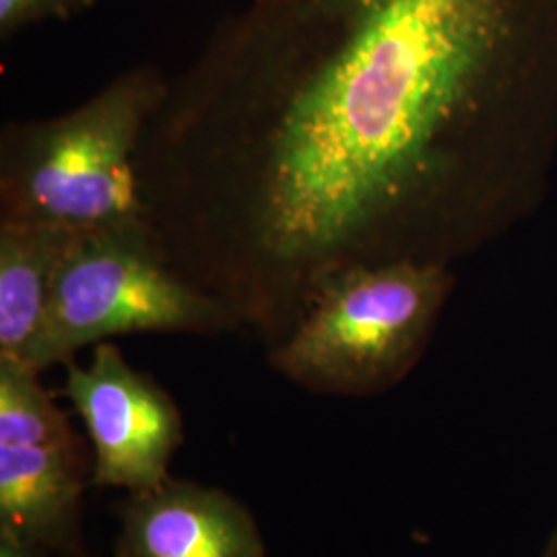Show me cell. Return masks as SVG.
Here are the masks:
<instances>
[{"mask_svg":"<svg viewBox=\"0 0 557 557\" xmlns=\"http://www.w3.org/2000/svg\"><path fill=\"white\" fill-rule=\"evenodd\" d=\"M556 161L557 0H248L168 77L137 174L174 267L271 347L349 267L502 238Z\"/></svg>","mask_w":557,"mask_h":557,"instance_id":"6da1fadb","label":"cell"},{"mask_svg":"<svg viewBox=\"0 0 557 557\" xmlns=\"http://www.w3.org/2000/svg\"><path fill=\"white\" fill-rule=\"evenodd\" d=\"M168 87L153 64L120 73L94 98L0 133V220L87 232L145 215L137 156Z\"/></svg>","mask_w":557,"mask_h":557,"instance_id":"7a4b0ae2","label":"cell"},{"mask_svg":"<svg viewBox=\"0 0 557 557\" xmlns=\"http://www.w3.org/2000/svg\"><path fill=\"white\" fill-rule=\"evenodd\" d=\"M455 281L450 264L432 260L349 267L326 278L269 347L271 366L320 395L391 391L423 358Z\"/></svg>","mask_w":557,"mask_h":557,"instance_id":"3957f363","label":"cell"},{"mask_svg":"<svg viewBox=\"0 0 557 557\" xmlns=\"http://www.w3.org/2000/svg\"><path fill=\"white\" fill-rule=\"evenodd\" d=\"M242 326L225 299L180 273L153 225L139 218L71 238L23 363L41 372L120 335H220Z\"/></svg>","mask_w":557,"mask_h":557,"instance_id":"277c9868","label":"cell"},{"mask_svg":"<svg viewBox=\"0 0 557 557\" xmlns=\"http://www.w3.org/2000/svg\"><path fill=\"white\" fill-rule=\"evenodd\" d=\"M91 471L40 372L0 358V524L41 547L71 543Z\"/></svg>","mask_w":557,"mask_h":557,"instance_id":"5b68a950","label":"cell"},{"mask_svg":"<svg viewBox=\"0 0 557 557\" xmlns=\"http://www.w3.org/2000/svg\"><path fill=\"white\" fill-rule=\"evenodd\" d=\"M64 395L91 442L89 485L145 492L170 478L184 440L176 400L135 370L110 341L94 345L87 366L66 361Z\"/></svg>","mask_w":557,"mask_h":557,"instance_id":"8992f818","label":"cell"},{"mask_svg":"<svg viewBox=\"0 0 557 557\" xmlns=\"http://www.w3.org/2000/svg\"><path fill=\"white\" fill-rule=\"evenodd\" d=\"M255 517L227 492L172 475L131 494L116 557H264Z\"/></svg>","mask_w":557,"mask_h":557,"instance_id":"52a82bcc","label":"cell"},{"mask_svg":"<svg viewBox=\"0 0 557 557\" xmlns=\"http://www.w3.org/2000/svg\"><path fill=\"white\" fill-rule=\"evenodd\" d=\"M75 234L46 223L0 220V358H27Z\"/></svg>","mask_w":557,"mask_h":557,"instance_id":"ba28073f","label":"cell"},{"mask_svg":"<svg viewBox=\"0 0 557 557\" xmlns=\"http://www.w3.org/2000/svg\"><path fill=\"white\" fill-rule=\"evenodd\" d=\"M98 0H0V38L11 40L44 21H71L91 11Z\"/></svg>","mask_w":557,"mask_h":557,"instance_id":"9c48e42d","label":"cell"},{"mask_svg":"<svg viewBox=\"0 0 557 557\" xmlns=\"http://www.w3.org/2000/svg\"><path fill=\"white\" fill-rule=\"evenodd\" d=\"M0 557H41V545L0 524Z\"/></svg>","mask_w":557,"mask_h":557,"instance_id":"30bf717a","label":"cell"},{"mask_svg":"<svg viewBox=\"0 0 557 557\" xmlns=\"http://www.w3.org/2000/svg\"><path fill=\"white\" fill-rule=\"evenodd\" d=\"M543 557H557V529L554 531V535L547 543V549H545V556Z\"/></svg>","mask_w":557,"mask_h":557,"instance_id":"8fae6325","label":"cell"}]
</instances>
